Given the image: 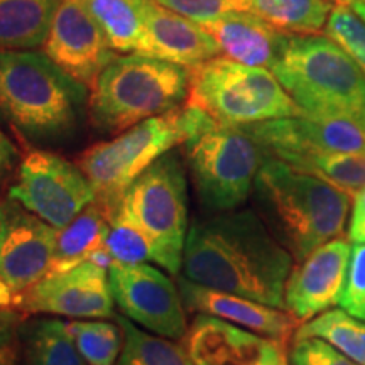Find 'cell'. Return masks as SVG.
Here are the masks:
<instances>
[{"label": "cell", "instance_id": "cell-1", "mask_svg": "<svg viewBox=\"0 0 365 365\" xmlns=\"http://www.w3.org/2000/svg\"><path fill=\"white\" fill-rule=\"evenodd\" d=\"M293 262L261 217L234 210L191 223L181 271L195 284L286 309Z\"/></svg>", "mask_w": 365, "mask_h": 365}, {"label": "cell", "instance_id": "cell-2", "mask_svg": "<svg viewBox=\"0 0 365 365\" xmlns=\"http://www.w3.org/2000/svg\"><path fill=\"white\" fill-rule=\"evenodd\" d=\"M254 195L264 223L294 262L345 230L354 198L322 178L266 158Z\"/></svg>", "mask_w": 365, "mask_h": 365}, {"label": "cell", "instance_id": "cell-3", "mask_svg": "<svg viewBox=\"0 0 365 365\" xmlns=\"http://www.w3.org/2000/svg\"><path fill=\"white\" fill-rule=\"evenodd\" d=\"M90 90L43 51H0V120L31 143L75 130Z\"/></svg>", "mask_w": 365, "mask_h": 365}, {"label": "cell", "instance_id": "cell-4", "mask_svg": "<svg viewBox=\"0 0 365 365\" xmlns=\"http://www.w3.org/2000/svg\"><path fill=\"white\" fill-rule=\"evenodd\" d=\"M190 83V68L143 54H117L90 88L91 124L102 132L120 134L182 107Z\"/></svg>", "mask_w": 365, "mask_h": 365}, {"label": "cell", "instance_id": "cell-5", "mask_svg": "<svg viewBox=\"0 0 365 365\" xmlns=\"http://www.w3.org/2000/svg\"><path fill=\"white\" fill-rule=\"evenodd\" d=\"M271 71L304 115L345 117L362 124L365 73L327 36L287 34Z\"/></svg>", "mask_w": 365, "mask_h": 365}, {"label": "cell", "instance_id": "cell-6", "mask_svg": "<svg viewBox=\"0 0 365 365\" xmlns=\"http://www.w3.org/2000/svg\"><path fill=\"white\" fill-rule=\"evenodd\" d=\"M212 124L215 120L207 113L185 103L91 145L76 164L97 191V202L113 212L127 188L149 166Z\"/></svg>", "mask_w": 365, "mask_h": 365}, {"label": "cell", "instance_id": "cell-7", "mask_svg": "<svg viewBox=\"0 0 365 365\" xmlns=\"http://www.w3.org/2000/svg\"><path fill=\"white\" fill-rule=\"evenodd\" d=\"M186 105L220 125L245 127L301 115L284 86L267 68L217 56L191 70Z\"/></svg>", "mask_w": 365, "mask_h": 365}, {"label": "cell", "instance_id": "cell-8", "mask_svg": "<svg viewBox=\"0 0 365 365\" xmlns=\"http://www.w3.org/2000/svg\"><path fill=\"white\" fill-rule=\"evenodd\" d=\"M185 148L196 196L212 213L234 212L247 202L266 154L244 127L212 124Z\"/></svg>", "mask_w": 365, "mask_h": 365}, {"label": "cell", "instance_id": "cell-9", "mask_svg": "<svg viewBox=\"0 0 365 365\" xmlns=\"http://www.w3.org/2000/svg\"><path fill=\"white\" fill-rule=\"evenodd\" d=\"M117 208L153 242L154 264L181 272L188 237V181L180 154L171 150L132 182Z\"/></svg>", "mask_w": 365, "mask_h": 365}, {"label": "cell", "instance_id": "cell-10", "mask_svg": "<svg viewBox=\"0 0 365 365\" xmlns=\"http://www.w3.org/2000/svg\"><path fill=\"white\" fill-rule=\"evenodd\" d=\"M9 198L61 230L97 202V191L78 164L51 150L34 149L21 159Z\"/></svg>", "mask_w": 365, "mask_h": 365}, {"label": "cell", "instance_id": "cell-11", "mask_svg": "<svg viewBox=\"0 0 365 365\" xmlns=\"http://www.w3.org/2000/svg\"><path fill=\"white\" fill-rule=\"evenodd\" d=\"M108 281L122 317L164 339H185V303L178 282L168 274L150 264L113 262Z\"/></svg>", "mask_w": 365, "mask_h": 365}, {"label": "cell", "instance_id": "cell-12", "mask_svg": "<svg viewBox=\"0 0 365 365\" xmlns=\"http://www.w3.org/2000/svg\"><path fill=\"white\" fill-rule=\"evenodd\" d=\"M58 230L19 202L0 200V281L16 301L51 267Z\"/></svg>", "mask_w": 365, "mask_h": 365}, {"label": "cell", "instance_id": "cell-13", "mask_svg": "<svg viewBox=\"0 0 365 365\" xmlns=\"http://www.w3.org/2000/svg\"><path fill=\"white\" fill-rule=\"evenodd\" d=\"M107 269L85 261L65 272H51L26 291L14 309L26 314H56L71 319L115 317Z\"/></svg>", "mask_w": 365, "mask_h": 365}, {"label": "cell", "instance_id": "cell-14", "mask_svg": "<svg viewBox=\"0 0 365 365\" xmlns=\"http://www.w3.org/2000/svg\"><path fill=\"white\" fill-rule=\"evenodd\" d=\"M41 51L88 90L117 56L81 0H61Z\"/></svg>", "mask_w": 365, "mask_h": 365}, {"label": "cell", "instance_id": "cell-15", "mask_svg": "<svg viewBox=\"0 0 365 365\" xmlns=\"http://www.w3.org/2000/svg\"><path fill=\"white\" fill-rule=\"evenodd\" d=\"M244 129L257 140L266 158L279 161L312 150L365 153V129L354 118L312 117L301 113L245 125Z\"/></svg>", "mask_w": 365, "mask_h": 365}, {"label": "cell", "instance_id": "cell-16", "mask_svg": "<svg viewBox=\"0 0 365 365\" xmlns=\"http://www.w3.org/2000/svg\"><path fill=\"white\" fill-rule=\"evenodd\" d=\"M350 252L352 245L349 237H336L296 262L286 281V312L304 323L340 303Z\"/></svg>", "mask_w": 365, "mask_h": 365}, {"label": "cell", "instance_id": "cell-17", "mask_svg": "<svg viewBox=\"0 0 365 365\" xmlns=\"http://www.w3.org/2000/svg\"><path fill=\"white\" fill-rule=\"evenodd\" d=\"M185 349L195 365H287L286 345L208 314L193 319Z\"/></svg>", "mask_w": 365, "mask_h": 365}, {"label": "cell", "instance_id": "cell-18", "mask_svg": "<svg viewBox=\"0 0 365 365\" xmlns=\"http://www.w3.org/2000/svg\"><path fill=\"white\" fill-rule=\"evenodd\" d=\"M144 21V43L139 54L193 68L222 56L212 34L198 22L159 6L153 0H137Z\"/></svg>", "mask_w": 365, "mask_h": 365}, {"label": "cell", "instance_id": "cell-19", "mask_svg": "<svg viewBox=\"0 0 365 365\" xmlns=\"http://www.w3.org/2000/svg\"><path fill=\"white\" fill-rule=\"evenodd\" d=\"M178 287L182 303L191 312L223 319L282 345H287V341L294 339L298 325H301L286 309L272 308L242 296L195 284L182 276L178 279Z\"/></svg>", "mask_w": 365, "mask_h": 365}, {"label": "cell", "instance_id": "cell-20", "mask_svg": "<svg viewBox=\"0 0 365 365\" xmlns=\"http://www.w3.org/2000/svg\"><path fill=\"white\" fill-rule=\"evenodd\" d=\"M202 26L217 41L222 56L267 70L276 65L287 39V33L250 12L230 11Z\"/></svg>", "mask_w": 365, "mask_h": 365}, {"label": "cell", "instance_id": "cell-21", "mask_svg": "<svg viewBox=\"0 0 365 365\" xmlns=\"http://www.w3.org/2000/svg\"><path fill=\"white\" fill-rule=\"evenodd\" d=\"M61 0H0V51L41 49Z\"/></svg>", "mask_w": 365, "mask_h": 365}, {"label": "cell", "instance_id": "cell-22", "mask_svg": "<svg viewBox=\"0 0 365 365\" xmlns=\"http://www.w3.org/2000/svg\"><path fill=\"white\" fill-rule=\"evenodd\" d=\"M110 210L95 202L73 218L66 227L58 230L49 274L70 271L88 261L95 250L103 247L110 227Z\"/></svg>", "mask_w": 365, "mask_h": 365}, {"label": "cell", "instance_id": "cell-23", "mask_svg": "<svg viewBox=\"0 0 365 365\" xmlns=\"http://www.w3.org/2000/svg\"><path fill=\"white\" fill-rule=\"evenodd\" d=\"M17 365H86L76 349L68 323L38 318L19 325Z\"/></svg>", "mask_w": 365, "mask_h": 365}, {"label": "cell", "instance_id": "cell-24", "mask_svg": "<svg viewBox=\"0 0 365 365\" xmlns=\"http://www.w3.org/2000/svg\"><path fill=\"white\" fill-rule=\"evenodd\" d=\"M235 9L261 17L287 34H319L325 29L333 0H234Z\"/></svg>", "mask_w": 365, "mask_h": 365}, {"label": "cell", "instance_id": "cell-25", "mask_svg": "<svg viewBox=\"0 0 365 365\" xmlns=\"http://www.w3.org/2000/svg\"><path fill=\"white\" fill-rule=\"evenodd\" d=\"M117 53L139 54L144 21L137 0H81Z\"/></svg>", "mask_w": 365, "mask_h": 365}, {"label": "cell", "instance_id": "cell-26", "mask_svg": "<svg viewBox=\"0 0 365 365\" xmlns=\"http://www.w3.org/2000/svg\"><path fill=\"white\" fill-rule=\"evenodd\" d=\"M309 175L322 178L355 198L365 190V153H312L296 154L282 161Z\"/></svg>", "mask_w": 365, "mask_h": 365}, {"label": "cell", "instance_id": "cell-27", "mask_svg": "<svg viewBox=\"0 0 365 365\" xmlns=\"http://www.w3.org/2000/svg\"><path fill=\"white\" fill-rule=\"evenodd\" d=\"M294 339H319L335 346L354 362L365 365V322L341 308H331L301 323Z\"/></svg>", "mask_w": 365, "mask_h": 365}, {"label": "cell", "instance_id": "cell-28", "mask_svg": "<svg viewBox=\"0 0 365 365\" xmlns=\"http://www.w3.org/2000/svg\"><path fill=\"white\" fill-rule=\"evenodd\" d=\"M124 333L118 365H195L185 346L137 328L122 314L115 317Z\"/></svg>", "mask_w": 365, "mask_h": 365}, {"label": "cell", "instance_id": "cell-29", "mask_svg": "<svg viewBox=\"0 0 365 365\" xmlns=\"http://www.w3.org/2000/svg\"><path fill=\"white\" fill-rule=\"evenodd\" d=\"M68 323L73 341L86 365H118L124 333L105 319H71Z\"/></svg>", "mask_w": 365, "mask_h": 365}, {"label": "cell", "instance_id": "cell-30", "mask_svg": "<svg viewBox=\"0 0 365 365\" xmlns=\"http://www.w3.org/2000/svg\"><path fill=\"white\" fill-rule=\"evenodd\" d=\"M103 247L113 262L120 264H154L153 242L137 223L115 208L110 215V227Z\"/></svg>", "mask_w": 365, "mask_h": 365}, {"label": "cell", "instance_id": "cell-31", "mask_svg": "<svg viewBox=\"0 0 365 365\" xmlns=\"http://www.w3.org/2000/svg\"><path fill=\"white\" fill-rule=\"evenodd\" d=\"M323 33L339 44L365 73V22L349 4L336 2L333 6Z\"/></svg>", "mask_w": 365, "mask_h": 365}, {"label": "cell", "instance_id": "cell-32", "mask_svg": "<svg viewBox=\"0 0 365 365\" xmlns=\"http://www.w3.org/2000/svg\"><path fill=\"white\" fill-rule=\"evenodd\" d=\"M339 304L344 312L365 322V242L352 245L345 289Z\"/></svg>", "mask_w": 365, "mask_h": 365}, {"label": "cell", "instance_id": "cell-33", "mask_svg": "<svg viewBox=\"0 0 365 365\" xmlns=\"http://www.w3.org/2000/svg\"><path fill=\"white\" fill-rule=\"evenodd\" d=\"M291 365H359L335 346L319 339H293L289 350Z\"/></svg>", "mask_w": 365, "mask_h": 365}, {"label": "cell", "instance_id": "cell-34", "mask_svg": "<svg viewBox=\"0 0 365 365\" xmlns=\"http://www.w3.org/2000/svg\"><path fill=\"white\" fill-rule=\"evenodd\" d=\"M153 2L181 14L198 24L217 19L225 12L237 11L234 0H153Z\"/></svg>", "mask_w": 365, "mask_h": 365}, {"label": "cell", "instance_id": "cell-35", "mask_svg": "<svg viewBox=\"0 0 365 365\" xmlns=\"http://www.w3.org/2000/svg\"><path fill=\"white\" fill-rule=\"evenodd\" d=\"M21 318L14 309H0V355L19 341Z\"/></svg>", "mask_w": 365, "mask_h": 365}, {"label": "cell", "instance_id": "cell-36", "mask_svg": "<svg viewBox=\"0 0 365 365\" xmlns=\"http://www.w3.org/2000/svg\"><path fill=\"white\" fill-rule=\"evenodd\" d=\"M349 240L352 244L365 242V190L354 198L352 215L349 225Z\"/></svg>", "mask_w": 365, "mask_h": 365}, {"label": "cell", "instance_id": "cell-37", "mask_svg": "<svg viewBox=\"0 0 365 365\" xmlns=\"http://www.w3.org/2000/svg\"><path fill=\"white\" fill-rule=\"evenodd\" d=\"M19 163V153L16 145L6 135V132L0 129V185L12 175Z\"/></svg>", "mask_w": 365, "mask_h": 365}, {"label": "cell", "instance_id": "cell-38", "mask_svg": "<svg viewBox=\"0 0 365 365\" xmlns=\"http://www.w3.org/2000/svg\"><path fill=\"white\" fill-rule=\"evenodd\" d=\"M17 354H19V341L0 355V365H17Z\"/></svg>", "mask_w": 365, "mask_h": 365}, {"label": "cell", "instance_id": "cell-39", "mask_svg": "<svg viewBox=\"0 0 365 365\" xmlns=\"http://www.w3.org/2000/svg\"><path fill=\"white\" fill-rule=\"evenodd\" d=\"M0 309H14V298L2 281H0Z\"/></svg>", "mask_w": 365, "mask_h": 365}, {"label": "cell", "instance_id": "cell-40", "mask_svg": "<svg viewBox=\"0 0 365 365\" xmlns=\"http://www.w3.org/2000/svg\"><path fill=\"white\" fill-rule=\"evenodd\" d=\"M350 6V9L357 14V16L360 17L365 22V4L364 2H359V0H350V2H346Z\"/></svg>", "mask_w": 365, "mask_h": 365}, {"label": "cell", "instance_id": "cell-41", "mask_svg": "<svg viewBox=\"0 0 365 365\" xmlns=\"http://www.w3.org/2000/svg\"><path fill=\"white\" fill-rule=\"evenodd\" d=\"M362 127L365 129V113H364V118H362Z\"/></svg>", "mask_w": 365, "mask_h": 365}, {"label": "cell", "instance_id": "cell-42", "mask_svg": "<svg viewBox=\"0 0 365 365\" xmlns=\"http://www.w3.org/2000/svg\"><path fill=\"white\" fill-rule=\"evenodd\" d=\"M341 2H350V0H341ZM359 2H364L365 4V0H359Z\"/></svg>", "mask_w": 365, "mask_h": 365}, {"label": "cell", "instance_id": "cell-43", "mask_svg": "<svg viewBox=\"0 0 365 365\" xmlns=\"http://www.w3.org/2000/svg\"><path fill=\"white\" fill-rule=\"evenodd\" d=\"M336 2H341V0H336Z\"/></svg>", "mask_w": 365, "mask_h": 365}]
</instances>
